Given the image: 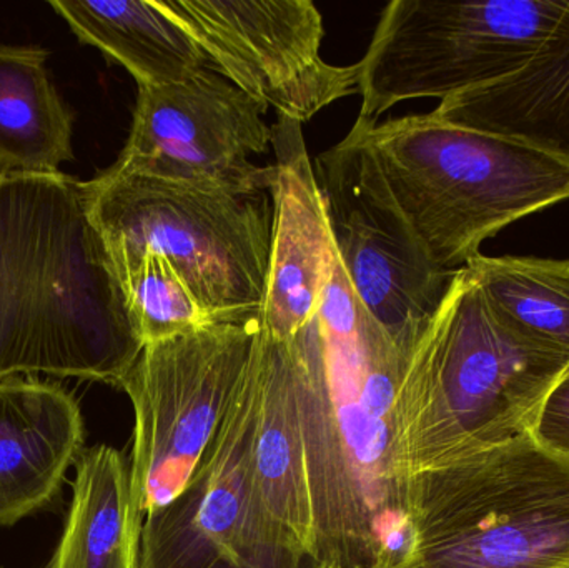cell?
<instances>
[{
	"label": "cell",
	"mask_w": 569,
	"mask_h": 568,
	"mask_svg": "<svg viewBox=\"0 0 569 568\" xmlns=\"http://www.w3.org/2000/svg\"><path fill=\"white\" fill-rule=\"evenodd\" d=\"M288 343L318 552L337 568L397 564L411 540L393 474L407 346L365 309L337 250L317 316Z\"/></svg>",
	"instance_id": "6da1fadb"
},
{
	"label": "cell",
	"mask_w": 569,
	"mask_h": 568,
	"mask_svg": "<svg viewBox=\"0 0 569 568\" xmlns=\"http://www.w3.org/2000/svg\"><path fill=\"white\" fill-rule=\"evenodd\" d=\"M142 350L83 182L0 176V380L46 373L120 389Z\"/></svg>",
	"instance_id": "7a4b0ae2"
},
{
	"label": "cell",
	"mask_w": 569,
	"mask_h": 568,
	"mask_svg": "<svg viewBox=\"0 0 569 568\" xmlns=\"http://www.w3.org/2000/svg\"><path fill=\"white\" fill-rule=\"evenodd\" d=\"M568 372L567 353L505 326L470 269L457 270L440 309L405 349L393 427L403 507L417 477L531 436Z\"/></svg>",
	"instance_id": "3957f363"
},
{
	"label": "cell",
	"mask_w": 569,
	"mask_h": 568,
	"mask_svg": "<svg viewBox=\"0 0 569 568\" xmlns=\"http://www.w3.org/2000/svg\"><path fill=\"white\" fill-rule=\"evenodd\" d=\"M355 126L401 216L447 272L480 256L488 237L569 199L567 160L525 140L431 112Z\"/></svg>",
	"instance_id": "277c9868"
},
{
	"label": "cell",
	"mask_w": 569,
	"mask_h": 568,
	"mask_svg": "<svg viewBox=\"0 0 569 568\" xmlns=\"http://www.w3.org/2000/svg\"><path fill=\"white\" fill-rule=\"evenodd\" d=\"M90 220L123 277L147 256L173 267L210 322L260 320L272 250L270 190L177 182L109 167L83 182Z\"/></svg>",
	"instance_id": "5b68a950"
},
{
	"label": "cell",
	"mask_w": 569,
	"mask_h": 568,
	"mask_svg": "<svg viewBox=\"0 0 569 568\" xmlns=\"http://www.w3.org/2000/svg\"><path fill=\"white\" fill-rule=\"evenodd\" d=\"M405 509L391 568H569V460L531 436L417 477Z\"/></svg>",
	"instance_id": "8992f818"
},
{
	"label": "cell",
	"mask_w": 569,
	"mask_h": 568,
	"mask_svg": "<svg viewBox=\"0 0 569 568\" xmlns=\"http://www.w3.org/2000/svg\"><path fill=\"white\" fill-rule=\"evenodd\" d=\"M569 0H393L360 60L361 119L403 100L450 99L521 72L557 32Z\"/></svg>",
	"instance_id": "52a82bcc"
},
{
	"label": "cell",
	"mask_w": 569,
	"mask_h": 568,
	"mask_svg": "<svg viewBox=\"0 0 569 568\" xmlns=\"http://www.w3.org/2000/svg\"><path fill=\"white\" fill-rule=\"evenodd\" d=\"M260 320L207 323L143 347L120 389L133 407L130 457L140 520L180 496L242 387Z\"/></svg>",
	"instance_id": "ba28073f"
},
{
	"label": "cell",
	"mask_w": 569,
	"mask_h": 568,
	"mask_svg": "<svg viewBox=\"0 0 569 568\" xmlns=\"http://www.w3.org/2000/svg\"><path fill=\"white\" fill-rule=\"evenodd\" d=\"M259 392L256 343L246 380L186 489L143 519L139 568H337L280 526L260 497L252 466Z\"/></svg>",
	"instance_id": "9c48e42d"
},
{
	"label": "cell",
	"mask_w": 569,
	"mask_h": 568,
	"mask_svg": "<svg viewBox=\"0 0 569 568\" xmlns=\"http://www.w3.org/2000/svg\"><path fill=\"white\" fill-rule=\"evenodd\" d=\"M338 259L358 299L401 346L440 309L455 272L440 269L391 199L357 126L315 160Z\"/></svg>",
	"instance_id": "30bf717a"
},
{
	"label": "cell",
	"mask_w": 569,
	"mask_h": 568,
	"mask_svg": "<svg viewBox=\"0 0 569 568\" xmlns=\"http://www.w3.org/2000/svg\"><path fill=\"white\" fill-rule=\"evenodd\" d=\"M243 92L301 123L360 90V63L320 56L325 29L310 0H157Z\"/></svg>",
	"instance_id": "8fae6325"
},
{
	"label": "cell",
	"mask_w": 569,
	"mask_h": 568,
	"mask_svg": "<svg viewBox=\"0 0 569 568\" xmlns=\"http://www.w3.org/2000/svg\"><path fill=\"white\" fill-rule=\"evenodd\" d=\"M267 112L212 69L180 82L139 86L132 129L112 169L272 192L273 166L252 162L273 143Z\"/></svg>",
	"instance_id": "7c38bea8"
},
{
	"label": "cell",
	"mask_w": 569,
	"mask_h": 568,
	"mask_svg": "<svg viewBox=\"0 0 569 568\" xmlns=\"http://www.w3.org/2000/svg\"><path fill=\"white\" fill-rule=\"evenodd\" d=\"M272 127L273 232L260 326L290 340L320 309L335 246L300 123L279 117Z\"/></svg>",
	"instance_id": "4fadbf2b"
},
{
	"label": "cell",
	"mask_w": 569,
	"mask_h": 568,
	"mask_svg": "<svg viewBox=\"0 0 569 568\" xmlns=\"http://www.w3.org/2000/svg\"><path fill=\"white\" fill-rule=\"evenodd\" d=\"M86 447L76 397L57 382L0 380V526L49 506Z\"/></svg>",
	"instance_id": "5bb4252c"
},
{
	"label": "cell",
	"mask_w": 569,
	"mask_h": 568,
	"mask_svg": "<svg viewBox=\"0 0 569 568\" xmlns=\"http://www.w3.org/2000/svg\"><path fill=\"white\" fill-rule=\"evenodd\" d=\"M431 113L468 129L525 140L569 163V10L521 72L441 100Z\"/></svg>",
	"instance_id": "9a60e30c"
},
{
	"label": "cell",
	"mask_w": 569,
	"mask_h": 568,
	"mask_svg": "<svg viewBox=\"0 0 569 568\" xmlns=\"http://www.w3.org/2000/svg\"><path fill=\"white\" fill-rule=\"evenodd\" d=\"M257 353L260 392L252 447L253 479L273 519L320 556L298 422L290 343L273 339L260 326Z\"/></svg>",
	"instance_id": "2e32d148"
},
{
	"label": "cell",
	"mask_w": 569,
	"mask_h": 568,
	"mask_svg": "<svg viewBox=\"0 0 569 568\" xmlns=\"http://www.w3.org/2000/svg\"><path fill=\"white\" fill-rule=\"evenodd\" d=\"M77 39L126 67L137 86L180 82L216 70L196 39L157 0H50Z\"/></svg>",
	"instance_id": "e0dca14e"
},
{
	"label": "cell",
	"mask_w": 569,
	"mask_h": 568,
	"mask_svg": "<svg viewBox=\"0 0 569 568\" xmlns=\"http://www.w3.org/2000/svg\"><path fill=\"white\" fill-rule=\"evenodd\" d=\"M142 526L130 460L103 444L86 449L76 464L66 530L47 568H139Z\"/></svg>",
	"instance_id": "ac0fdd59"
},
{
	"label": "cell",
	"mask_w": 569,
	"mask_h": 568,
	"mask_svg": "<svg viewBox=\"0 0 569 568\" xmlns=\"http://www.w3.org/2000/svg\"><path fill=\"white\" fill-rule=\"evenodd\" d=\"M49 53L0 46V176L57 173L73 159L76 113L50 80Z\"/></svg>",
	"instance_id": "d6986e66"
},
{
	"label": "cell",
	"mask_w": 569,
	"mask_h": 568,
	"mask_svg": "<svg viewBox=\"0 0 569 568\" xmlns=\"http://www.w3.org/2000/svg\"><path fill=\"white\" fill-rule=\"evenodd\" d=\"M467 267L505 326L569 356V260L480 253Z\"/></svg>",
	"instance_id": "ffe728a7"
},
{
	"label": "cell",
	"mask_w": 569,
	"mask_h": 568,
	"mask_svg": "<svg viewBox=\"0 0 569 568\" xmlns=\"http://www.w3.org/2000/svg\"><path fill=\"white\" fill-rule=\"evenodd\" d=\"M120 283L143 347L213 323L182 277L162 257H143Z\"/></svg>",
	"instance_id": "44dd1931"
},
{
	"label": "cell",
	"mask_w": 569,
	"mask_h": 568,
	"mask_svg": "<svg viewBox=\"0 0 569 568\" xmlns=\"http://www.w3.org/2000/svg\"><path fill=\"white\" fill-rule=\"evenodd\" d=\"M531 437L548 452L569 460V372L541 406Z\"/></svg>",
	"instance_id": "7402d4cb"
},
{
	"label": "cell",
	"mask_w": 569,
	"mask_h": 568,
	"mask_svg": "<svg viewBox=\"0 0 569 568\" xmlns=\"http://www.w3.org/2000/svg\"><path fill=\"white\" fill-rule=\"evenodd\" d=\"M393 566L395 560L388 559V557H378V559L368 568H391Z\"/></svg>",
	"instance_id": "603a6c76"
}]
</instances>
